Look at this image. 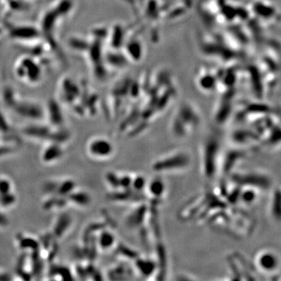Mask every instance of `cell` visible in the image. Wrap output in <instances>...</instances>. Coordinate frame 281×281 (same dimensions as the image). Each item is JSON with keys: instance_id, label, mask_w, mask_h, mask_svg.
Returning a JSON list of instances; mask_svg holds the SVG:
<instances>
[{"instance_id": "7", "label": "cell", "mask_w": 281, "mask_h": 281, "mask_svg": "<svg viewBox=\"0 0 281 281\" xmlns=\"http://www.w3.org/2000/svg\"><path fill=\"white\" fill-rule=\"evenodd\" d=\"M137 267L138 270L141 271L142 274L145 276H149L148 274L153 272V262L144 261L140 262V263H137Z\"/></svg>"}, {"instance_id": "5", "label": "cell", "mask_w": 281, "mask_h": 281, "mask_svg": "<svg viewBox=\"0 0 281 281\" xmlns=\"http://www.w3.org/2000/svg\"><path fill=\"white\" fill-rule=\"evenodd\" d=\"M62 151L57 145H50L43 152V159L45 162H51L54 160H58L62 156Z\"/></svg>"}, {"instance_id": "1", "label": "cell", "mask_w": 281, "mask_h": 281, "mask_svg": "<svg viewBox=\"0 0 281 281\" xmlns=\"http://www.w3.org/2000/svg\"><path fill=\"white\" fill-rule=\"evenodd\" d=\"M256 267L264 274H274L278 272L281 266V259L278 252L270 248L262 249L255 259Z\"/></svg>"}, {"instance_id": "4", "label": "cell", "mask_w": 281, "mask_h": 281, "mask_svg": "<svg viewBox=\"0 0 281 281\" xmlns=\"http://www.w3.org/2000/svg\"><path fill=\"white\" fill-rule=\"evenodd\" d=\"M98 243L101 249H111L116 243V236L114 235V233L112 232L105 230L100 233V237L98 239Z\"/></svg>"}, {"instance_id": "6", "label": "cell", "mask_w": 281, "mask_h": 281, "mask_svg": "<svg viewBox=\"0 0 281 281\" xmlns=\"http://www.w3.org/2000/svg\"><path fill=\"white\" fill-rule=\"evenodd\" d=\"M146 184H147V181L145 180V177L141 176V175L135 176L134 178L132 179V182H131V187L138 191L145 189L146 187Z\"/></svg>"}, {"instance_id": "3", "label": "cell", "mask_w": 281, "mask_h": 281, "mask_svg": "<svg viewBox=\"0 0 281 281\" xmlns=\"http://www.w3.org/2000/svg\"><path fill=\"white\" fill-rule=\"evenodd\" d=\"M146 188L151 196L154 197L156 199H160L165 193L166 186L161 179L155 178L147 182Z\"/></svg>"}, {"instance_id": "2", "label": "cell", "mask_w": 281, "mask_h": 281, "mask_svg": "<svg viewBox=\"0 0 281 281\" xmlns=\"http://www.w3.org/2000/svg\"><path fill=\"white\" fill-rule=\"evenodd\" d=\"M87 152L92 158L104 160L113 156L115 147L113 143L108 138L96 137L88 142Z\"/></svg>"}]
</instances>
